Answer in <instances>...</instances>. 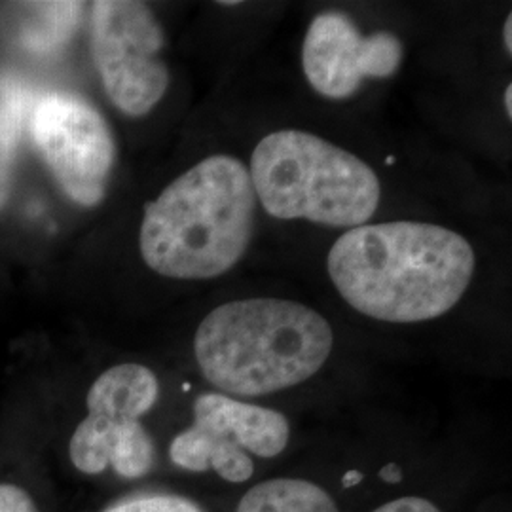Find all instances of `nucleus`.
I'll use <instances>...</instances> for the list:
<instances>
[{
  "label": "nucleus",
  "instance_id": "nucleus-1",
  "mask_svg": "<svg viewBox=\"0 0 512 512\" xmlns=\"http://www.w3.org/2000/svg\"><path fill=\"white\" fill-rule=\"evenodd\" d=\"M471 243L439 224L393 220L351 228L327 258L353 310L385 323H421L452 310L475 275Z\"/></svg>",
  "mask_w": 512,
  "mask_h": 512
},
{
  "label": "nucleus",
  "instance_id": "nucleus-2",
  "mask_svg": "<svg viewBox=\"0 0 512 512\" xmlns=\"http://www.w3.org/2000/svg\"><path fill=\"white\" fill-rule=\"evenodd\" d=\"M256 194L247 165L209 156L147 203L139 249L148 268L202 281L230 272L255 232Z\"/></svg>",
  "mask_w": 512,
  "mask_h": 512
},
{
  "label": "nucleus",
  "instance_id": "nucleus-3",
  "mask_svg": "<svg viewBox=\"0 0 512 512\" xmlns=\"http://www.w3.org/2000/svg\"><path fill=\"white\" fill-rule=\"evenodd\" d=\"M332 346L334 332L319 311L283 298L222 304L194 338L205 380L222 395L238 397H262L310 380Z\"/></svg>",
  "mask_w": 512,
  "mask_h": 512
},
{
  "label": "nucleus",
  "instance_id": "nucleus-4",
  "mask_svg": "<svg viewBox=\"0 0 512 512\" xmlns=\"http://www.w3.org/2000/svg\"><path fill=\"white\" fill-rule=\"evenodd\" d=\"M256 200L275 219L357 228L374 217L382 186L370 165L300 129L266 135L249 169Z\"/></svg>",
  "mask_w": 512,
  "mask_h": 512
},
{
  "label": "nucleus",
  "instance_id": "nucleus-5",
  "mask_svg": "<svg viewBox=\"0 0 512 512\" xmlns=\"http://www.w3.org/2000/svg\"><path fill=\"white\" fill-rule=\"evenodd\" d=\"M160 384L143 365L126 363L103 372L88 393V416L69 444L74 467L99 475L112 467L122 478H141L154 467L156 448L141 416L156 404Z\"/></svg>",
  "mask_w": 512,
  "mask_h": 512
},
{
  "label": "nucleus",
  "instance_id": "nucleus-6",
  "mask_svg": "<svg viewBox=\"0 0 512 512\" xmlns=\"http://www.w3.org/2000/svg\"><path fill=\"white\" fill-rule=\"evenodd\" d=\"M164 44V29L145 2H93V61L110 103L126 116H145L164 99Z\"/></svg>",
  "mask_w": 512,
  "mask_h": 512
},
{
  "label": "nucleus",
  "instance_id": "nucleus-7",
  "mask_svg": "<svg viewBox=\"0 0 512 512\" xmlns=\"http://www.w3.org/2000/svg\"><path fill=\"white\" fill-rule=\"evenodd\" d=\"M289 437L291 425L281 412L205 393L194 403V423L171 442L169 458L186 471H215L241 484L255 473L251 454L275 458L287 448Z\"/></svg>",
  "mask_w": 512,
  "mask_h": 512
},
{
  "label": "nucleus",
  "instance_id": "nucleus-8",
  "mask_svg": "<svg viewBox=\"0 0 512 512\" xmlns=\"http://www.w3.org/2000/svg\"><path fill=\"white\" fill-rule=\"evenodd\" d=\"M29 124L61 190L82 207L103 202L116 160L114 137L103 114L80 95L50 92L35 101Z\"/></svg>",
  "mask_w": 512,
  "mask_h": 512
},
{
  "label": "nucleus",
  "instance_id": "nucleus-9",
  "mask_svg": "<svg viewBox=\"0 0 512 512\" xmlns=\"http://www.w3.org/2000/svg\"><path fill=\"white\" fill-rule=\"evenodd\" d=\"M403 63L401 38L387 31L365 37L344 12L329 10L311 21L302 65L311 88L327 99H348L366 78H389Z\"/></svg>",
  "mask_w": 512,
  "mask_h": 512
},
{
  "label": "nucleus",
  "instance_id": "nucleus-10",
  "mask_svg": "<svg viewBox=\"0 0 512 512\" xmlns=\"http://www.w3.org/2000/svg\"><path fill=\"white\" fill-rule=\"evenodd\" d=\"M33 105V90L25 80L18 74L0 73V209L12 192L19 141Z\"/></svg>",
  "mask_w": 512,
  "mask_h": 512
},
{
  "label": "nucleus",
  "instance_id": "nucleus-11",
  "mask_svg": "<svg viewBox=\"0 0 512 512\" xmlns=\"http://www.w3.org/2000/svg\"><path fill=\"white\" fill-rule=\"evenodd\" d=\"M236 512H340L329 492L310 480L274 478L253 486Z\"/></svg>",
  "mask_w": 512,
  "mask_h": 512
},
{
  "label": "nucleus",
  "instance_id": "nucleus-12",
  "mask_svg": "<svg viewBox=\"0 0 512 512\" xmlns=\"http://www.w3.org/2000/svg\"><path fill=\"white\" fill-rule=\"evenodd\" d=\"M103 512H203V509L177 495H143L120 501Z\"/></svg>",
  "mask_w": 512,
  "mask_h": 512
},
{
  "label": "nucleus",
  "instance_id": "nucleus-13",
  "mask_svg": "<svg viewBox=\"0 0 512 512\" xmlns=\"http://www.w3.org/2000/svg\"><path fill=\"white\" fill-rule=\"evenodd\" d=\"M0 512H38L33 497L14 484H0Z\"/></svg>",
  "mask_w": 512,
  "mask_h": 512
},
{
  "label": "nucleus",
  "instance_id": "nucleus-14",
  "mask_svg": "<svg viewBox=\"0 0 512 512\" xmlns=\"http://www.w3.org/2000/svg\"><path fill=\"white\" fill-rule=\"evenodd\" d=\"M374 512H440V509L425 497L406 495V497H399L395 501L385 503Z\"/></svg>",
  "mask_w": 512,
  "mask_h": 512
},
{
  "label": "nucleus",
  "instance_id": "nucleus-15",
  "mask_svg": "<svg viewBox=\"0 0 512 512\" xmlns=\"http://www.w3.org/2000/svg\"><path fill=\"white\" fill-rule=\"evenodd\" d=\"M378 475H380V478L385 480V482H389V484H397V482L403 480V473H401L399 465H395V463L385 465L384 469H382Z\"/></svg>",
  "mask_w": 512,
  "mask_h": 512
},
{
  "label": "nucleus",
  "instance_id": "nucleus-16",
  "mask_svg": "<svg viewBox=\"0 0 512 512\" xmlns=\"http://www.w3.org/2000/svg\"><path fill=\"white\" fill-rule=\"evenodd\" d=\"M511 29H512V16H511V14H509V16H507V19H505V27H503V44H505V50H507V52H509V55H511V52H512Z\"/></svg>",
  "mask_w": 512,
  "mask_h": 512
},
{
  "label": "nucleus",
  "instance_id": "nucleus-17",
  "mask_svg": "<svg viewBox=\"0 0 512 512\" xmlns=\"http://www.w3.org/2000/svg\"><path fill=\"white\" fill-rule=\"evenodd\" d=\"M363 480V475L361 473H357V471H349L344 476V480H342V484H344V488H351V486H355V484H359Z\"/></svg>",
  "mask_w": 512,
  "mask_h": 512
},
{
  "label": "nucleus",
  "instance_id": "nucleus-18",
  "mask_svg": "<svg viewBox=\"0 0 512 512\" xmlns=\"http://www.w3.org/2000/svg\"><path fill=\"white\" fill-rule=\"evenodd\" d=\"M503 103H505V110H507V116L512 118V86L509 84L507 90H505V97H503Z\"/></svg>",
  "mask_w": 512,
  "mask_h": 512
}]
</instances>
